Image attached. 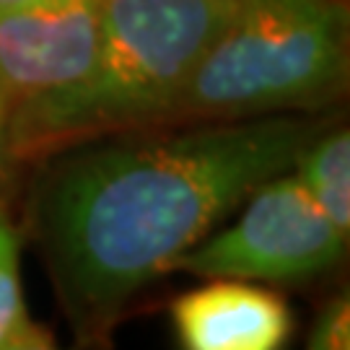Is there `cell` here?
Returning a JSON list of instances; mask_svg holds the SVG:
<instances>
[{
    "label": "cell",
    "instance_id": "ba28073f",
    "mask_svg": "<svg viewBox=\"0 0 350 350\" xmlns=\"http://www.w3.org/2000/svg\"><path fill=\"white\" fill-rule=\"evenodd\" d=\"M21 237L11 198L0 200V350L57 348L52 329L37 322L26 309L21 286Z\"/></svg>",
    "mask_w": 350,
    "mask_h": 350
},
{
    "label": "cell",
    "instance_id": "52a82bcc",
    "mask_svg": "<svg viewBox=\"0 0 350 350\" xmlns=\"http://www.w3.org/2000/svg\"><path fill=\"white\" fill-rule=\"evenodd\" d=\"M306 195L340 228L350 234V130L335 114L314 135L293 163Z\"/></svg>",
    "mask_w": 350,
    "mask_h": 350
},
{
    "label": "cell",
    "instance_id": "6da1fadb",
    "mask_svg": "<svg viewBox=\"0 0 350 350\" xmlns=\"http://www.w3.org/2000/svg\"><path fill=\"white\" fill-rule=\"evenodd\" d=\"M332 117L140 127L31 161L21 228L75 345L109 348L133 301L262 182L293 169Z\"/></svg>",
    "mask_w": 350,
    "mask_h": 350
},
{
    "label": "cell",
    "instance_id": "5b68a950",
    "mask_svg": "<svg viewBox=\"0 0 350 350\" xmlns=\"http://www.w3.org/2000/svg\"><path fill=\"white\" fill-rule=\"evenodd\" d=\"M101 0H37L0 11V96L11 109L75 83L96 55Z\"/></svg>",
    "mask_w": 350,
    "mask_h": 350
},
{
    "label": "cell",
    "instance_id": "8fae6325",
    "mask_svg": "<svg viewBox=\"0 0 350 350\" xmlns=\"http://www.w3.org/2000/svg\"><path fill=\"white\" fill-rule=\"evenodd\" d=\"M26 3H37V0H0V11H5V8H18V5H26Z\"/></svg>",
    "mask_w": 350,
    "mask_h": 350
},
{
    "label": "cell",
    "instance_id": "3957f363",
    "mask_svg": "<svg viewBox=\"0 0 350 350\" xmlns=\"http://www.w3.org/2000/svg\"><path fill=\"white\" fill-rule=\"evenodd\" d=\"M348 88V0H237L156 127L335 112Z\"/></svg>",
    "mask_w": 350,
    "mask_h": 350
},
{
    "label": "cell",
    "instance_id": "7a4b0ae2",
    "mask_svg": "<svg viewBox=\"0 0 350 350\" xmlns=\"http://www.w3.org/2000/svg\"><path fill=\"white\" fill-rule=\"evenodd\" d=\"M237 0H101L96 55L75 83L11 112L16 161L156 127Z\"/></svg>",
    "mask_w": 350,
    "mask_h": 350
},
{
    "label": "cell",
    "instance_id": "30bf717a",
    "mask_svg": "<svg viewBox=\"0 0 350 350\" xmlns=\"http://www.w3.org/2000/svg\"><path fill=\"white\" fill-rule=\"evenodd\" d=\"M11 104L0 96V200L13 195L16 174L21 169L11 146Z\"/></svg>",
    "mask_w": 350,
    "mask_h": 350
},
{
    "label": "cell",
    "instance_id": "277c9868",
    "mask_svg": "<svg viewBox=\"0 0 350 350\" xmlns=\"http://www.w3.org/2000/svg\"><path fill=\"white\" fill-rule=\"evenodd\" d=\"M237 211L234 224L213 228L172 273L275 286L314 280L345 260L348 237L314 205L293 169L262 182Z\"/></svg>",
    "mask_w": 350,
    "mask_h": 350
},
{
    "label": "cell",
    "instance_id": "9c48e42d",
    "mask_svg": "<svg viewBox=\"0 0 350 350\" xmlns=\"http://www.w3.org/2000/svg\"><path fill=\"white\" fill-rule=\"evenodd\" d=\"M309 350H348L350 348V299L348 291H338L314 314L309 335L304 342Z\"/></svg>",
    "mask_w": 350,
    "mask_h": 350
},
{
    "label": "cell",
    "instance_id": "8992f818",
    "mask_svg": "<svg viewBox=\"0 0 350 350\" xmlns=\"http://www.w3.org/2000/svg\"><path fill=\"white\" fill-rule=\"evenodd\" d=\"M169 314L185 350H280L296 325L273 288L231 278H213L176 296Z\"/></svg>",
    "mask_w": 350,
    "mask_h": 350
}]
</instances>
